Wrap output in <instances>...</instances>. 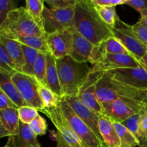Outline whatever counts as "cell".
<instances>
[{
	"label": "cell",
	"instance_id": "603a6c76",
	"mask_svg": "<svg viewBox=\"0 0 147 147\" xmlns=\"http://www.w3.org/2000/svg\"><path fill=\"white\" fill-rule=\"evenodd\" d=\"M0 88L18 108L27 106L11 80L10 74L0 72Z\"/></svg>",
	"mask_w": 147,
	"mask_h": 147
},
{
	"label": "cell",
	"instance_id": "9a60e30c",
	"mask_svg": "<svg viewBox=\"0 0 147 147\" xmlns=\"http://www.w3.org/2000/svg\"><path fill=\"white\" fill-rule=\"evenodd\" d=\"M63 98L70 106L72 110L94 131L98 137L103 142L98 129V119L100 115L87 107L76 96H63Z\"/></svg>",
	"mask_w": 147,
	"mask_h": 147
},
{
	"label": "cell",
	"instance_id": "6da1fadb",
	"mask_svg": "<svg viewBox=\"0 0 147 147\" xmlns=\"http://www.w3.org/2000/svg\"><path fill=\"white\" fill-rule=\"evenodd\" d=\"M74 28L93 45L113 36L111 28L101 20L91 0H77Z\"/></svg>",
	"mask_w": 147,
	"mask_h": 147
},
{
	"label": "cell",
	"instance_id": "f1b7e54d",
	"mask_svg": "<svg viewBox=\"0 0 147 147\" xmlns=\"http://www.w3.org/2000/svg\"><path fill=\"white\" fill-rule=\"evenodd\" d=\"M39 94L42 101L44 107H55L58 106L60 97L52 91L47 86L40 85L39 86Z\"/></svg>",
	"mask_w": 147,
	"mask_h": 147
},
{
	"label": "cell",
	"instance_id": "cb8c5ba5",
	"mask_svg": "<svg viewBox=\"0 0 147 147\" xmlns=\"http://www.w3.org/2000/svg\"><path fill=\"white\" fill-rule=\"evenodd\" d=\"M18 109H7L0 110V123L11 134L15 136L18 134L20 128Z\"/></svg>",
	"mask_w": 147,
	"mask_h": 147
},
{
	"label": "cell",
	"instance_id": "5b68a950",
	"mask_svg": "<svg viewBox=\"0 0 147 147\" xmlns=\"http://www.w3.org/2000/svg\"><path fill=\"white\" fill-rule=\"evenodd\" d=\"M40 112L44 113L55 127L57 147H86L71 129L59 106L44 107Z\"/></svg>",
	"mask_w": 147,
	"mask_h": 147
},
{
	"label": "cell",
	"instance_id": "4dcf8cb0",
	"mask_svg": "<svg viewBox=\"0 0 147 147\" xmlns=\"http://www.w3.org/2000/svg\"><path fill=\"white\" fill-rule=\"evenodd\" d=\"M95 7V6H94ZM101 20L109 26L113 28L116 25L118 17L115 7H95Z\"/></svg>",
	"mask_w": 147,
	"mask_h": 147
},
{
	"label": "cell",
	"instance_id": "ab89813d",
	"mask_svg": "<svg viewBox=\"0 0 147 147\" xmlns=\"http://www.w3.org/2000/svg\"><path fill=\"white\" fill-rule=\"evenodd\" d=\"M125 4L130 6L139 13L147 9V0H127Z\"/></svg>",
	"mask_w": 147,
	"mask_h": 147
},
{
	"label": "cell",
	"instance_id": "b9f144b4",
	"mask_svg": "<svg viewBox=\"0 0 147 147\" xmlns=\"http://www.w3.org/2000/svg\"><path fill=\"white\" fill-rule=\"evenodd\" d=\"M140 21L147 27V9L143 10L140 12Z\"/></svg>",
	"mask_w": 147,
	"mask_h": 147
},
{
	"label": "cell",
	"instance_id": "7bdbcfd3",
	"mask_svg": "<svg viewBox=\"0 0 147 147\" xmlns=\"http://www.w3.org/2000/svg\"><path fill=\"white\" fill-rule=\"evenodd\" d=\"M138 61L139 62V63L141 64V65L143 66L145 69L147 70V53L144 55L143 57L139 60Z\"/></svg>",
	"mask_w": 147,
	"mask_h": 147
},
{
	"label": "cell",
	"instance_id": "5bb4252c",
	"mask_svg": "<svg viewBox=\"0 0 147 147\" xmlns=\"http://www.w3.org/2000/svg\"><path fill=\"white\" fill-rule=\"evenodd\" d=\"M100 73H90L88 78L80 88L78 98L87 107L98 115L103 114V108L96 94V83Z\"/></svg>",
	"mask_w": 147,
	"mask_h": 147
},
{
	"label": "cell",
	"instance_id": "8d00e7d4",
	"mask_svg": "<svg viewBox=\"0 0 147 147\" xmlns=\"http://www.w3.org/2000/svg\"><path fill=\"white\" fill-rule=\"evenodd\" d=\"M51 9H65L74 7L77 0H46Z\"/></svg>",
	"mask_w": 147,
	"mask_h": 147
},
{
	"label": "cell",
	"instance_id": "ffe728a7",
	"mask_svg": "<svg viewBox=\"0 0 147 147\" xmlns=\"http://www.w3.org/2000/svg\"><path fill=\"white\" fill-rule=\"evenodd\" d=\"M37 136L30 129L29 124L20 121L18 134L15 136H9V139L11 140L13 147H37L40 144Z\"/></svg>",
	"mask_w": 147,
	"mask_h": 147
},
{
	"label": "cell",
	"instance_id": "83f0119b",
	"mask_svg": "<svg viewBox=\"0 0 147 147\" xmlns=\"http://www.w3.org/2000/svg\"><path fill=\"white\" fill-rule=\"evenodd\" d=\"M45 1L43 0H27L26 9L27 10L32 18L39 25L44 27L42 14L45 9Z\"/></svg>",
	"mask_w": 147,
	"mask_h": 147
},
{
	"label": "cell",
	"instance_id": "7402d4cb",
	"mask_svg": "<svg viewBox=\"0 0 147 147\" xmlns=\"http://www.w3.org/2000/svg\"><path fill=\"white\" fill-rule=\"evenodd\" d=\"M0 42L20 72L23 73V69L25 66V60L21 44L14 40L5 38L2 36H0Z\"/></svg>",
	"mask_w": 147,
	"mask_h": 147
},
{
	"label": "cell",
	"instance_id": "52a82bcc",
	"mask_svg": "<svg viewBox=\"0 0 147 147\" xmlns=\"http://www.w3.org/2000/svg\"><path fill=\"white\" fill-rule=\"evenodd\" d=\"M11 78L27 106L35 108L40 111L44 108V105L39 94L40 84L37 80L32 76L18 71L13 73Z\"/></svg>",
	"mask_w": 147,
	"mask_h": 147
},
{
	"label": "cell",
	"instance_id": "7c38bea8",
	"mask_svg": "<svg viewBox=\"0 0 147 147\" xmlns=\"http://www.w3.org/2000/svg\"><path fill=\"white\" fill-rule=\"evenodd\" d=\"M140 66L141 64L137 59L131 55L109 54L103 56L99 61L93 65L90 73H103L116 69Z\"/></svg>",
	"mask_w": 147,
	"mask_h": 147
},
{
	"label": "cell",
	"instance_id": "3957f363",
	"mask_svg": "<svg viewBox=\"0 0 147 147\" xmlns=\"http://www.w3.org/2000/svg\"><path fill=\"white\" fill-rule=\"evenodd\" d=\"M20 35H47L44 27L34 22L25 7H19L10 11L0 25V36L9 39Z\"/></svg>",
	"mask_w": 147,
	"mask_h": 147
},
{
	"label": "cell",
	"instance_id": "c3c4849f",
	"mask_svg": "<svg viewBox=\"0 0 147 147\" xmlns=\"http://www.w3.org/2000/svg\"><path fill=\"white\" fill-rule=\"evenodd\" d=\"M103 147H106V146H105V145H104V146H103Z\"/></svg>",
	"mask_w": 147,
	"mask_h": 147
},
{
	"label": "cell",
	"instance_id": "e0dca14e",
	"mask_svg": "<svg viewBox=\"0 0 147 147\" xmlns=\"http://www.w3.org/2000/svg\"><path fill=\"white\" fill-rule=\"evenodd\" d=\"M139 142V147H147V111L144 109L141 113L121 122Z\"/></svg>",
	"mask_w": 147,
	"mask_h": 147
},
{
	"label": "cell",
	"instance_id": "484cf974",
	"mask_svg": "<svg viewBox=\"0 0 147 147\" xmlns=\"http://www.w3.org/2000/svg\"><path fill=\"white\" fill-rule=\"evenodd\" d=\"M47 67V53L39 51L36 60L33 65L34 78L37 83L46 86L45 76Z\"/></svg>",
	"mask_w": 147,
	"mask_h": 147
},
{
	"label": "cell",
	"instance_id": "277c9868",
	"mask_svg": "<svg viewBox=\"0 0 147 147\" xmlns=\"http://www.w3.org/2000/svg\"><path fill=\"white\" fill-rule=\"evenodd\" d=\"M96 94L100 104L119 99H132L144 102L147 96V90L131 87L100 73L96 83Z\"/></svg>",
	"mask_w": 147,
	"mask_h": 147
},
{
	"label": "cell",
	"instance_id": "d6986e66",
	"mask_svg": "<svg viewBox=\"0 0 147 147\" xmlns=\"http://www.w3.org/2000/svg\"><path fill=\"white\" fill-rule=\"evenodd\" d=\"M98 129L105 146L106 147H121L119 136L113 126V120L106 115H100Z\"/></svg>",
	"mask_w": 147,
	"mask_h": 147
},
{
	"label": "cell",
	"instance_id": "f546056e",
	"mask_svg": "<svg viewBox=\"0 0 147 147\" xmlns=\"http://www.w3.org/2000/svg\"><path fill=\"white\" fill-rule=\"evenodd\" d=\"M21 45L23 53H24V60H25V66L23 69V73H25V74L34 78L33 65H34L39 51L35 49L24 45L21 44Z\"/></svg>",
	"mask_w": 147,
	"mask_h": 147
},
{
	"label": "cell",
	"instance_id": "30bf717a",
	"mask_svg": "<svg viewBox=\"0 0 147 147\" xmlns=\"http://www.w3.org/2000/svg\"><path fill=\"white\" fill-rule=\"evenodd\" d=\"M113 36L116 37L131 55L138 60L147 53V47L135 36L132 25L128 24L118 17L116 25L111 29Z\"/></svg>",
	"mask_w": 147,
	"mask_h": 147
},
{
	"label": "cell",
	"instance_id": "7a4b0ae2",
	"mask_svg": "<svg viewBox=\"0 0 147 147\" xmlns=\"http://www.w3.org/2000/svg\"><path fill=\"white\" fill-rule=\"evenodd\" d=\"M56 63L63 97H78L80 88L88 78L91 67L88 63H78L70 56L56 60Z\"/></svg>",
	"mask_w": 147,
	"mask_h": 147
},
{
	"label": "cell",
	"instance_id": "9c48e42d",
	"mask_svg": "<svg viewBox=\"0 0 147 147\" xmlns=\"http://www.w3.org/2000/svg\"><path fill=\"white\" fill-rule=\"evenodd\" d=\"M103 113L114 121L123 122L145 109L144 102L132 99H119L101 103Z\"/></svg>",
	"mask_w": 147,
	"mask_h": 147
},
{
	"label": "cell",
	"instance_id": "74e56055",
	"mask_svg": "<svg viewBox=\"0 0 147 147\" xmlns=\"http://www.w3.org/2000/svg\"><path fill=\"white\" fill-rule=\"evenodd\" d=\"M127 0H91L95 7H115L125 4Z\"/></svg>",
	"mask_w": 147,
	"mask_h": 147
},
{
	"label": "cell",
	"instance_id": "f6af8a7d",
	"mask_svg": "<svg viewBox=\"0 0 147 147\" xmlns=\"http://www.w3.org/2000/svg\"><path fill=\"white\" fill-rule=\"evenodd\" d=\"M144 105H145V109H146V111H147V96L146 99L144 100Z\"/></svg>",
	"mask_w": 147,
	"mask_h": 147
},
{
	"label": "cell",
	"instance_id": "836d02e7",
	"mask_svg": "<svg viewBox=\"0 0 147 147\" xmlns=\"http://www.w3.org/2000/svg\"><path fill=\"white\" fill-rule=\"evenodd\" d=\"M29 126L36 136H43L47 133V123L46 120L39 114L34 118Z\"/></svg>",
	"mask_w": 147,
	"mask_h": 147
},
{
	"label": "cell",
	"instance_id": "8fae6325",
	"mask_svg": "<svg viewBox=\"0 0 147 147\" xmlns=\"http://www.w3.org/2000/svg\"><path fill=\"white\" fill-rule=\"evenodd\" d=\"M105 76L139 90H147V70L142 65L138 67L116 69L103 72Z\"/></svg>",
	"mask_w": 147,
	"mask_h": 147
},
{
	"label": "cell",
	"instance_id": "d590c367",
	"mask_svg": "<svg viewBox=\"0 0 147 147\" xmlns=\"http://www.w3.org/2000/svg\"><path fill=\"white\" fill-rule=\"evenodd\" d=\"M16 8L15 4L11 0H0V25L6 20L9 13Z\"/></svg>",
	"mask_w": 147,
	"mask_h": 147
},
{
	"label": "cell",
	"instance_id": "2e32d148",
	"mask_svg": "<svg viewBox=\"0 0 147 147\" xmlns=\"http://www.w3.org/2000/svg\"><path fill=\"white\" fill-rule=\"evenodd\" d=\"M109 54L131 55L123 45L116 37L112 36L94 45L90 53L89 63L94 65L103 56Z\"/></svg>",
	"mask_w": 147,
	"mask_h": 147
},
{
	"label": "cell",
	"instance_id": "ee69618b",
	"mask_svg": "<svg viewBox=\"0 0 147 147\" xmlns=\"http://www.w3.org/2000/svg\"><path fill=\"white\" fill-rule=\"evenodd\" d=\"M2 147H11V143H10L9 141L8 140V142H7V144H6L5 146H2Z\"/></svg>",
	"mask_w": 147,
	"mask_h": 147
},
{
	"label": "cell",
	"instance_id": "f35d334b",
	"mask_svg": "<svg viewBox=\"0 0 147 147\" xmlns=\"http://www.w3.org/2000/svg\"><path fill=\"white\" fill-rule=\"evenodd\" d=\"M7 109H18V107L0 88V110Z\"/></svg>",
	"mask_w": 147,
	"mask_h": 147
},
{
	"label": "cell",
	"instance_id": "1f68e13d",
	"mask_svg": "<svg viewBox=\"0 0 147 147\" xmlns=\"http://www.w3.org/2000/svg\"><path fill=\"white\" fill-rule=\"evenodd\" d=\"M16 71L20 72V70L13 63L7 50L0 42V72L11 75Z\"/></svg>",
	"mask_w": 147,
	"mask_h": 147
},
{
	"label": "cell",
	"instance_id": "d6a6232c",
	"mask_svg": "<svg viewBox=\"0 0 147 147\" xmlns=\"http://www.w3.org/2000/svg\"><path fill=\"white\" fill-rule=\"evenodd\" d=\"M19 119L20 121L26 124H30L38 115V111L35 108L29 106H24L18 108L17 109Z\"/></svg>",
	"mask_w": 147,
	"mask_h": 147
},
{
	"label": "cell",
	"instance_id": "e575fe53",
	"mask_svg": "<svg viewBox=\"0 0 147 147\" xmlns=\"http://www.w3.org/2000/svg\"><path fill=\"white\" fill-rule=\"evenodd\" d=\"M132 30L138 40L147 47V27L142 22H139L132 25Z\"/></svg>",
	"mask_w": 147,
	"mask_h": 147
},
{
	"label": "cell",
	"instance_id": "8992f818",
	"mask_svg": "<svg viewBox=\"0 0 147 147\" xmlns=\"http://www.w3.org/2000/svg\"><path fill=\"white\" fill-rule=\"evenodd\" d=\"M59 108L67 119L73 131L77 134L86 147H103L104 144L93 130L72 110L63 97L60 98Z\"/></svg>",
	"mask_w": 147,
	"mask_h": 147
},
{
	"label": "cell",
	"instance_id": "d4e9b609",
	"mask_svg": "<svg viewBox=\"0 0 147 147\" xmlns=\"http://www.w3.org/2000/svg\"><path fill=\"white\" fill-rule=\"evenodd\" d=\"M9 39L31 48L35 49L38 51L44 52L46 53H50L46 42V37H40L36 35H20L13 36Z\"/></svg>",
	"mask_w": 147,
	"mask_h": 147
},
{
	"label": "cell",
	"instance_id": "bcb514c9",
	"mask_svg": "<svg viewBox=\"0 0 147 147\" xmlns=\"http://www.w3.org/2000/svg\"><path fill=\"white\" fill-rule=\"evenodd\" d=\"M8 140L9 141V142H10V143H11V147H13V146H12V144H11V140H10L9 139H8Z\"/></svg>",
	"mask_w": 147,
	"mask_h": 147
},
{
	"label": "cell",
	"instance_id": "ac0fdd59",
	"mask_svg": "<svg viewBox=\"0 0 147 147\" xmlns=\"http://www.w3.org/2000/svg\"><path fill=\"white\" fill-rule=\"evenodd\" d=\"M71 31L73 45L70 57L78 63H89L90 53L94 45L78 32L74 27L71 28Z\"/></svg>",
	"mask_w": 147,
	"mask_h": 147
},
{
	"label": "cell",
	"instance_id": "44dd1931",
	"mask_svg": "<svg viewBox=\"0 0 147 147\" xmlns=\"http://www.w3.org/2000/svg\"><path fill=\"white\" fill-rule=\"evenodd\" d=\"M46 86L59 97H63L59 80L56 59L50 53H47V67L45 76Z\"/></svg>",
	"mask_w": 147,
	"mask_h": 147
},
{
	"label": "cell",
	"instance_id": "4fadbf2b",
	"mask_svg": "<svg viewBox=\"0 0 147 147\" xmlns=\"http://www.w3.org/2000/svg\"><path fill=\"white\" fill-rule=\"evenodd\" d=\"M46 42L50 53L56 60L70 56L73 45L71 29L47 34Z\"/></svg>",
	"mask_w": 147,
	"mask_h": 147
},
{
	"label": "cell",
	"instance_id": "60d3db41",
	"mask_svg": "<svg viewBox=\"0 0 147 147\" xmlns=\"http://www.w3.org/2000/svg\"><path fill=\"white\" fill-rule=\"evenodd\" d=\"M11 134L3 126V125L0 123V139L3 137H6V136H11Z\"/></svg>",
	"mask_w": 147,
	"mask_h": 147
},
{
	"label": "cell",
	"instance_id": "ba28073f",
	"mask_svg": "<svg viewBox=\"0 0 147 147\" xmlns=\"http://www.w3.org/2000/svg\"><path fill=\"white\" fill-rule=\"evenodd\" d=\"M75 6L65 9L45 7L42 18L46 34L63 31L74 27Z\"/></svg>",
	"mask_w": 147,
	"mask_h": 147
},
{
	"label": "cell",
	"instance_id": "4316f807",
	"mask_svg": "<svg viewBox=\"0 0 147 147\" xmlns=\"http://www.w3.org/2000/svg\"><path fill=\"white\" fill-rule=\"evenodd\" d=\"M113 126L119 136L121 147L139 146V142L134 135L121 123L113 121Z\"/></svg>",
	"mask_w": 147,
	"mask_h": 147
},
{
	"label": "cell",
	"instance_id": "7dc6e473",
	"mask_svg": "<svg viewBox=\"0 0 147 147\" xmlns=\"http://www.w3.org/2000/svg\"><path fill=\"white\" fill-rule=\"evenodd\" d=\"M37 147H41V146H40H40H38Z\"/></svg>",
	"mask_w": 147,
	"mask_h": 147
}]
</instances>
